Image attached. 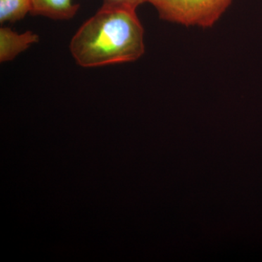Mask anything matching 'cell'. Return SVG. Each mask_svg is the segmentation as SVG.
<instances>
[{"label": "cell", "mask_w": 262, "mask_h": 262, "mask_svg": "<svg viewBox=\"0 0 262 262\" xmlns=\"http://www.w3.org/2000/svg\"><path fill=\"white\" fill-rule=\"evenodd\" d=\"M144 36L135 10L101 6L75 33L70 51L85 68L135 61L145 51Z\"/></svg>", "instance_id": "1"}, {"label": "cell", "mask_w": 262, "mask_h": 262, "mask_svg": "<svg viewBox=\"0 0 262 262\" xmlns=\"http://www.w3.org/2000/svg\"><path fill=\"white\" fill-rule=\"evenodd\" d=\"M232 0H148L160 18L187 27H212Z\"/></svg>", "instance_id": "2"}, {"label": "cell", "mask_w": 262, "mask_h": 262, "mask_svg": "<svg viewBox=\"0 0 262 262\" xmlns=\"http://www.w3.org/2000/svg\"><path fill=\"white\" fill-rule=\"evenodd\" d=\"M39 41V36L31 31L18 34L8 27L0 29V61H10Z\"/></svg>", "instance_id": "3"}, {"label": "cell", "mask_w": 262, "mask_h": 262, "mask_svg": "<svg viewBox=\"0 0 262 262\" xmlns=\"http://www.w3.org/2000/svg\"><path fill=\"white\" fill-rule=\"evenodd\" d=\"M32 14L53 20L72 18L80 8L73 0H32Z\"/></svg>", "instance_id": "4"}, {"label": "cell", "mask_w": 262, "mask_h": 262, "mask_svg": "<svg viewBox=\"0 0 262 262\" xmlns=\"http://www.w3.org/2000/svg\"><path fill=\"white\" fill-rule=\"evenodd\" d=\"M32 8V0H0V23L22 20Z\"/></svg>", "instance_id": "5"}, {"label": "cell", "mask_w": 262, "mask_h": 262, "mask_svg": "<svg viewBox=\"0 0 262 262\" xmlns=\"http://www.w3.org/2000/svg\"><path fill=\"white\" fill-rule=\"evenodd\" d=\"M148 0H103L102 6L135 10Z\"/></svg>", "instance_id": "6"}]
</instances>
